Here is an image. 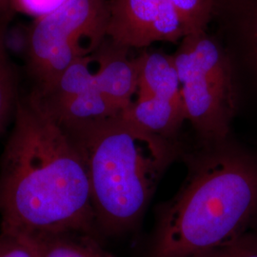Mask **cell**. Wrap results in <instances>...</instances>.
Returning a JSON list of instances; mask_svg holds the SVG:
<instances>
[{
  "label": "cell",
  "mask_w": 257,
  "mask_h": 257,
  "mask_svg": "<svg viewBox=\"0 0 257 257\" xmlns=\"http://www.w3.org/2000/svg\"><path fill=\"white\" fill-rule=\"evenodd\" d=\"M174 58L186 119L192 122L205 145L224 142L234 109L230 65L225 55L202 32L185 37Z\"/></svg>",
  "instance_id": "5"
},
{
  "label": "cell",
  "mask_w": 257,
  "mask_h": 257,
  "mask_svg": "<svg viewBox=\"0 0 257 257\" xmlns=\"http://www.w3.org/2000/svg\"><path fill=\"white\" fill-rule=\"evenodd\" d=\"M64 128L86 165L96 228L106 234L131 229L173 161L175 146L121 113Z\"/></svg>",
  "instance_id": "3"
},
{
  "label": "cell",
  "mask_w": 257,
  "mask_h": 257,
  "mask_svg": "<svg viewBox=\"0 0 257 257\" xmlns=\"http://www.w3.org/2000/svg\"><path fill=\"white\" fill-rule=\"evenodd\" d=\"M42 103L49 113L64 128L110 118L122 112L96 87L62 101Z\"/></svg>",
  "instance_id": "10"
},
{
  "label": "cell",
  "mask_w": 257,
  "mask_h": 257,
  "mask_svg": "<svg viewBox=\"0 0 257 257\" xmlns=\"http://www.w3.org/2000/svg\"><path fill=\"white\" fill-rule=\"evenodd\" d=\"M196 257H257V232L245 231Z\"/></svg>",
  "instance_id": "14"
},
{
  "label": "cell",
  "mask_w": 257,
  "mask_h": 257,
  "mask_svg": "<svg viewBox=\"0 0 257 257\" xmlns=\"http://www.w3.org/2000/svg\"><path fill=\"white\" fill-rule=\"evenodd\" d=\"M212 0H109L107 37L127 49L205 32Z\"/></svg>",
  "instance_id": "6"
},
{
  "label": "cell",
  "mask_w": 257,
  "mask_h": 257,
  "mask_svg": "<svg viewBox=\"0 0 257 257\" xmlns=\"http://www.w3.org/2000/svg\"><path fill=\"white\" fill-rule=\"evenodd\" d=\"M67 0H11L14 12L31 16L35 19L58 9Z\"/></svg>",
  "instance_id": "15"
},
{
  "label": "cell",
  "mask_w": 257,
  "mask_h": 257,
  "mask_svg": "<svg viewBox=\"0 0 257 257\" xmlns=\"http://www.w3.org/2000/svg\"><path fill=\"white\" fill-rule=\"evenodd\" d=\"M0 215L18 237L97 229L82 156L35 91L18 101L1 159Z\"/></svg>",
  "instance_id": "1"
},
{
  "label": "cell",
  "mask_w": 257,
  "mask_h": 257,
  "mask_svg": "<svg viewBox=\"0 0 257 257\" xmlns=\"http://www.w3.org/2000/svg\"><path fill=\"white\" fill-rule=\"evenodd\" d=\"M108 19L109 0H67L35 19L25 45L35 91L45 94L70 65L95 53L107 37Z\"/></svg>",
  "instance_id": "4"
},
{
  "label": "cell",
  "mask_w": 257,
  "mask_h": 257,
  "mask_svg": "<svg viewBox=\"0 0 257 257\" xmlns=\"http://www.w3.org/2000/svg\"><path fill=\"white\" fill-rule=\"evenodd\" d=\"M128 51L106 37L92 55L98 64L95 87L122 112L134 101L138 88L137 58H130Z\"/></svg>",
  "instance_id": "7"
},
{
  "label": "cell",
  "mask_w": 257,
  "mask_h": 257,
  "mask_svg": "<svg viewBox=\"0 0 257 257\" xmlns=\"http://www.w3.org/2000/svg\"><path fill=\"white\" fill-rule=\"evenodd\" d=\"M0 257H35V255L24 240L1 232Z\"/></svg>",
  "instance_id": "16"
},
{
  "label": "cell",
  "mask_w": 257,
  "mask_h": 257,
  "mask_svg": "<svg viewBox=\"0 0 257 257\" xmlns=\"http://www.w3.org/2000/svg\"><path fill=\"white\" fill-rule=\"evenodd\" d=\"M92 61V55L75 60L65 70L49 92L45 94L37 92L42 101L53 104L94 88V72L91 70Z\"/></svg>",
  "instance_id": "12"
},
{
  "label": "cell",
  "mask_w": 257,
  "mask_h": 257,
  "mask_svg": "<svg viewBox=\"0 0 257 257\" xmlns=\"http://www.w3.org/2000/svg\"><path fill=\"white\" fill-rule=\"evenodd\" d=\"M138 88L137 97H157L183 102L181 83L174 55L162 52H144L137 57Z\"/></svg>",
  "instance_id": "8"
},
{
  "label": "cell",
  "mask_w": 257,
  "mask_h": 257,
  "mask_svg": "<svg viewBox=\"0 0 257 257\" xmlns=\"http://www.w3.org/2000/svg\"><path fill=\"white\" fill-rule=\"evenodd\" d=\"M121 114L148 132L166 138L175 135L186 119L183 102L157 97H137Z\"/></svg>",
  "instance_id": "9"
},
{
  "label": "cell",
  "mask_w": 257,
  "mask_h": 257,
  "mask_svg": "<svg viewBox=\"0 0 257 257\" xmlns=\"http://www.w3.org/2000/svg\"><path fill=\"white\" fill-rule=\"evenodd\" d=\"M224 142L188 160L181 188L157 214L149 257L198 256L245 232L257 212V161Z\"/></svg>",
  "instance_id": "2"
},
{
  "label": "cell",
  "mask_w": 257,
  "mask_h": 257,
  "mask_svg": "<svg viewBox=\"0 0 257 257\" xmlns=\"http://www.w3.org/2000/svg\"><path fill=\"white\" fill-rule=\"evenodd\" d=\"M14 13L11 0H0V22H10Z\"/></svg>",
  "instance_id": "17"
},
{
  "label": "cell",
  "mask_w": 257,
  "mask_h": 257,
  "mask_svg": "<svg viewBox=\"0 0 257 257\" xmlns=\"http://www.w3.org/2000/svg\"><path fill=\"white\" fill-rule=\"evenodd\" d=\"M19 238L27 243L35 257H114L88 233L72 231Z\"/></svg>",
  "instance_id": "11"
},
{
  "label": "cell",
  "mask_w": 257,
  "mask_h": 257,
  "mask_svg": "<svg viewBox=\"0 0 257 257\" xmlns=\"http://www.w3.org/2000/svg\"><path fill=\"white\" fill-rule=\"evenodd\" d=\"M9 22H0V133L18 105V82L6 46V29Z\"/></svg>",
  "instance_id": "13"
}]
</instances>
